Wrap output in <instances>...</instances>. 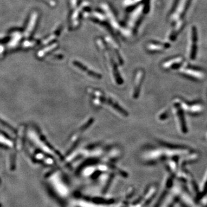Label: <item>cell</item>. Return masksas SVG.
<instances>
[{
	"instance_id": "1",
	"label": "cell",
	"mask_w": 207,
	"mask_h": 207,
	"mask_svg": "<svg viewBox=\"0 0 207 207\" xmlns=\"http://www.w3.org/2000/svg\"><path fill=\"white\" fill-rule=\"evenodd\" d=\"M89 93L90 94L92 97H93V103L96 105L100 106L106 104L109 107H111V108L117 114H120L121 116L124 117L128 116V113L125 109L122 108L113 98L107 96L103 92H101L98 89H89Z\"/></svg>"
},
{
	"instance_id": "2",
	"label": "cell",
	"mask_w": 207,
	"mask_h": 207,
	"mask_svg": "<svg viewBox=\"0 0 207 207\" xmlns=\"http://www.w3.org/2000/svg\"><path fill=\"white\" fill-rule=\"evenodd\" d=\"M173 110L176 124L179 132L183 134H185L187 132V127L185 117V112L181 106L178 99L173 102Z\"/></svg>"
},
{
	"instance_id": "3",
	"label": "cell",
	"mask_w": 207,
	"mask_h": 207,
	"mask_svg": "<svg viewBox=\"0 0 207 207\" xmlns=\"http://www.w3.org/2000/svg\"><path fill=\"white\" fill-rule=\"evenodd\" d=\"M181 72L189 78L196 81L203 80L206 77V73L202 69L196 66L189 65L181 71Z\"/></svg>"
},
{
	"instance_id": "4",
	"label": "cell",
	"mask_w": 207,
	"mask_h": 207,
	"mask_svg": "<svg viewBox=\"0 0 207 207\" xmlns=\"http://www.w3.org/2000/svg\"><path fill=\"white\" fill-rule=\"evenodd\" d=\"M178 100L184 112H186L192 116L199 114L203 111V106L198 102L187 103L180 99Z\"/></svg>"
},
{
	"instance_id": "5",
	"label": "cell",
	"mask_w": 207,
	"mask_h": 207,
	"mask_svg": "<svg viewBox=\"0 0 207 207\" xmlns=\"http://www.w3.org/2000/svg\"><path fill=\"white\" fill-rule=\"evenodd\" d=\"M145 78V72L143 70H140L136 72L135 77L134 84L133 86V90L132 97L133 98L136 99L139 97L141 86L142 85V83Z\"/></svg>"
},
{
	"instance_id": "6",
	"label": "cell",
	"mask_w": 207,
	"mask_h": 207,
	"mask_svg": "<svg viewBox=\"0 0 207 207\" xmlns=\"http://www.w3.org/2000/svg\"><path fill=\"white\" fill-rule=\"evenodd\" d=\"M169 116V113H168V111L167 110H165L164 112H162V113L159 114L158 116V119L159 120L162 121V120H165Z\"/></svg>"
}]
</instances>
